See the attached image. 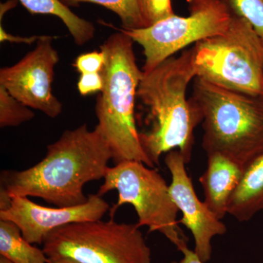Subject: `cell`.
Returning a JSON list of instances; mask_svg holds the SVG:
<instances>
[{
	"instance_id": "18",
	"label": "cell",
	"mask_w": 263,
	"mask_h": 263,
	"mask_svg": "<svg viewBox=\"0 0 263 263\" xmlns=\"http://www.w3.org/2000/svg\"><path fill=\"white\" fill-rule=\"evenodd\" d=\"M146 27L174 15L171 0H138Z\"/></svg>"
},
{
	"instance_id": "3",
	"label": "cell",
	"mask_w": 263,
	"mask_h": 263,
	"mask_svg": "<svg viewBox=\"0 0 263 263\" xmlns=\"http://www.w3.org/2000/svg\"><path fill=\"white\" fill-rule=\"evenodd\" d=\"M133 43L119 31L100 46L105 62L101 72L104 86L95 104V129L108 143L114 164L138 161L155 168L142 147L136 124L137 91L143 72L137 65Z\"/></svg>"
},
{
	"instance_id": "12",
	"label": "cell",
	"mask_w": 263,
	"mask_h": 263,
	"mask_svg": "<svg viewBox=\"0 0 263 263\" xmlns=\"http://www.w3.org/2000/svg\"><path fill=\"white\" fill-rule=\"evenodd\" d=\"M243 169L219 154L207 155V167L199 181L203 189L208 207L221 219L243 174Z\"/></svg>"
},
{
	"instance_id": "13",
	"label": "cell",
	"mask_w": 263,
	"mask_h": 263,
	"mask_svg": "<svg viewBox=\"0 0 263 263\" xmlns=\"http://www.w3.org/2000/svg\"><path fill=\"white\" fill-rule=\"evenodd\" d=\"M262 210L263 153L243 169L240 182L230 198L228 214L240 222H246Z\"/></svg>"
},
{
	"instance_id": "2",
	"label": "cell",
	"mask_w": 263,
	"mask_h": 263,
	"mask_svg": "<svg viewBox=\"0 0 263 263\" xmlns=\"http://www.w3.org/2000/svg\"><path fill=\"white\" fill-rule=\"evenodd\" d=\"M194 48L170 57L150 72H143L137 99L146 110V128L140 141L148 158L160 165L161 156L178 150L189 164L193 157L194 130L201 117L191 99L189 84L196 78Z\"/></svg>"
},
{
	"instance_id": "20",
	"label": "cell",
	"mask_w": 263,
	"mask_h": 263,
	"mask_svg": "<svg viewBox=\"0 0 263 263\" xmlns=\"http://www.w3.org/2000/svg\"><path fill=\"white\" fill-rule=\"evenodd\" d=\"M105 56L103 51L83 53L76 58L73 66L80 74L101 72L105 65Z\"/></svg>"
},
{
	"instance_id": "9",
	"label": "cell",
	"mask_w": 263,
	"mask_h": 263,
	"mask_svg": "<svg viewBox=\"0 0 263 263\" xmlns=\"http://www.w3.org/2000/svg\"><path fill=\"white\" fill-rule=\"evenodd\" d=\"M53 38L42 35L20 61L0 70V86L21 103L52 119L62 112V104L52 91L54 68L60 61Z\"/></svg>"
},
{
	"instance_id": "8",
	"label": "cell",
	"mask_w": 263,
	"mask_h": 263,
	"mask_svg": "<svg viewBox=\"0 0 263 263\" xmlns=\"http://www.w3.org/2000/svg\"><path fill=\"white\" fill-rule=\"evenodd\" d=\"M187 16L176 14L141 29H118L143 48L150 72L186 46L222 34L233 15L232 0H186Z\"/></svg>"
},
{
	"instance_id": "21",
	"label": "cell",
	"mask_w": 263,
	"mask_h": 263,
	"mask_svg": "<svg viewBox=\"0 0 263 263\" xmlns=\"http://www.w3.org/2000/svg\"><path fill=\"white\" fill-rule=\"evenodd\" d=\"M103 86L101 72L81 74L77 84L78 90L82 96L100 93L103 90Z\"/></svg>"
},
{
	"instance_id": "17",
	"label": "cell",
	"mask_w": 263,
	"mask_h": 263,
	"mask_svg": "<svg viewBox=\"0 0 263 263\" xmlns=\"http://www.w3.org/2000/svg\"><path fill=\"white\" fill-rule=\"evenodd\" d=\"M34 113L0 86V127H18L32 120Z\"/></svg>"
},
{
	"instance_id": "15",
	"label": "cell",
	"mask_w": 263,
	"mask_h": 263,
	"mask_svg": "<svg viewBox=\"0 0 263 263\" xmlns=\"http://www.w3.org/2000/svg\"><path fill=\"white\" fill-rule=\"evenodd\" d=\"M0 256L12 263H48L47 256L29 243L15 223L0 219Z\"/></svg>"
},
{
	"instance_id": "7",
	"label": "cell",
	"mask_w": 263,
	"mask_h": 263,
	"mask_svg": "<svg viewBox=\"0 0 263 263\" xmlns=\"http://www.w3.org/2000/svg\"><path fill=\"white\" fill-rule=\"evenodd\" d=\"M98 193L100 196L117 190L118 200L110 209L114 216L123 205L134 208L137 226H146L148 232H159L178 250L187 246L188 238L179 226V211L165 179L155 168L138 161H124L109 167Z\"/></svg>"
},
{
	"instance_id": "19",
	"label": "cell",
	"mask_w": 263,
	"mask_h": 263,
	"mask_svg": "<svg viewBox=\"0 0 263 263\" xmlns=\"http://www.w3.org/2000/svg\"><path fill=\"white\" fill-rule=\"evenodd\" d=\"M235 10L252 26L263 42V0H232Z\"/></svg>"
},
{
	"instance_id": "10",
	"label": "cell",
	"mask_w": 263,
	"mask_h": 263,
	"mask_svg": "<svg viewBox=\"0 0 263 263\" xmlns=\"http://www.w3.org/2000/svg\"><path fill=\"white\" fill-rule=\"evenodd\" d=\"M109 209L98 194L89 195L84 204L70 207L42 206L27 197H13L9 206L0 210V219L15 223L29 243L43 245L53 230L72 223L100 220Z\"/></svg>"
},
{
	"instance_id": "4",
	"label": "cell",
	"mask_w": 263,
	"mask_h": 263,
	"mask_svg": "<svg viewBox=\"0 0 263 263\" xmlns=\"http://www.w3.org/2000/svg\"><path fill=\"white\" fill-rule=\"evenodd\" d=\"M192 101L201 117L202 148L219 154L245 169L263 153L261 98L224 89L195 78Z\"/></svg>"
},
{
	"instance_id": "23",
	"label": "cell",
	"mask_w": 263,
	"mask_h": 263,
	"mask_svg": "<svg viewBox=\"0 0 263 263\" xmlns=\"http://www.w3.org/2000/svg\"><path fill=\"white\" fill-rule=\"evenodd\" d=\"M179 251L183 254L182 259L179 262L174 263H205L202 262L200 257L195 253V251L189 249L188 246H185L180 249Z\"/></svg>"
},
{
	"instance_id": "1",
	"label": "cell",
	"mask_w": 263,
	"mask_h": 263,
	"mask_svg": "<svg viewBox=\"0 0 263 263\" xmlns=\"http://www.w3.org/2000/svg\"><path fill=\"white\" fill-rule=\"evenodd\" d=\"M112 160L105 138L84 124L65 130L48 145L41 162L23 171L5 170L0 176V193L8 197H34L56 207H70L87 201V183L103 179Z\"/></svg>"
},
{
	"instance_id": "25",
	"label": "cell",
	"mask_w": 263,
	"mask_h": 263,
	"mask_svg": "<svg viewBox=\"0 0 263 263\" xmlns=\"http://www.w3.org/2000/svg\"><path fill=\"white\" fill-rule=\"evenodd\" d=\"M48 263H79L69 258L48 259Z\"/></svg>"
},
{
	"instance_id": "5",
	"label": "cell",
	"mask_w": 263,
	"mask_h": 263,
	"mask_svg": "<svg viewBox=\"0 0 263 263\" xmlns=\"http://www.w3.org/2000/svg\"><path fill=\"white\" fill-rule=\"evenodd\" d=\"M193 48L196 78L231 91L262 96L263 42L234 6L229 28Z\"/></svg>"
},
{
	"instance_id": "24",
	"label": "cell",
	"mask_w": 263,
	"mask_h": 263,
	"mask_svg": "<svg viewBox=\"0 0 263 263\" xmlns=\"http://www.w3.org/2000/svg\"><path fill=\"white\" fill-rule=\"evenodd\" d=\"M18 2V0H8L6 3H3V4L2 3L0 5V19H1V21L7 12L13 9L16 6Z\"/></svg>"
},
{
	"instance_id": "27",
	"label": "cell",
	"mask_w": 263,
	"mask_h": 263,
	"mask_svg": "<svg viewBox=\"0 0 263 263\" xmlns=\"http://www.w3.org/2000/svg\"><path fill=\"white\" fill-rule=\"evenodd\" d=\"M261 99H262V101H263V95H262V97H261Z\"/></svg>"
},
{
	"instance_id": "16",
	"label": "cell",
	"mask_w": 263,
	"mask_h": 263,
	"mask_svg": "<svg viewBox=\"0 0 263 263\" xmlns=\"http://www.w3.org/2000/svg\"><path fill=\"white\" fill-rule=\"evenodd\" d=\"M67 6H78L81 3H93L111 10L120 18L123 28L141 29L146 27L138 0H61Z\"/></svg>"
},
{
	"instance_id": "11",
	"label": "cell",
	"mask_w": 263,
	"mask_h": 263,
	"mask_svg": "<svg viewBox=\"0 0 263 263\" xmlns=\"http://www.w3.org/2000/svg\"><path fill=\"white\" fill-rule=\"evenodd\" d=\"M164 163L171 174L170 193L182 213L179 223L191 232L195 241L194 251L202 262L206 263L212 258L213 238L226 234L227 227L197 197L193 180L186 171V161L179 151L167 153Z\"/></svg>"
},
{
	"instance_id": "6",
	"label": "cell",
	"mask_w": 263,
	"mask_h": 263,
	"mask_svg": "<svg viewBox=\"0 0 263 263\" xmlns=\"http://www.w3.org/2000/svg\"><path fill=\"white\" fill-rule=\"evenodd\" d=\"M48 259L79 263H152V250L137 224L109 221L72 223L46 237Z\"/></svg>"
},
{
	"instance_id": "26",
	"label": "cell",
	"mask_w": 263,
	"mask_h": 263,
	"mask_svg": "<svg viewBox=\"0 0 263 263\" xmlns=\"http://www.w3.org/2000/svg\"><path fill=\"white\" fill-rule=\"evenodd\" d=\"M0 263H12L10 261L8 260L6 258H5L4 257H2L0 256Z\"/></svg>"
},
{
	"instance_id": "14",
	"label": "cell",
	"mask_w": 263,
	"mask_h": 263,
	"mask_svg": "<svg viewBox=\"0 0 263 263\" xmlns=\"http://www.w3.org/2000/svg\"><path fill=\"white\" fill-rule=\"evenodd\" d=\"M31 14L58 17L79 46H84L95 37V27L89 21L74 13L61 0H18Z\"/></svg>"
},
{
	"instance_id": "22",
	"label": "cell",
	"mask_w": 263,
	"mask_h": 263,
	"mask_svg": "<svg viewBox=\"0 0 263 263\" xmlns=\"http://www.w3.org/2000/svg\"><path fill=\"white\" fill-rule=\"evenodd\" d=\"M42 35H34L32 37H19V36H14L10 34L4 29L2 24H0V41L1 42L16 43H27V44H32L34 42H37L41 39Z\"/></svg>"
}]
</instances>
